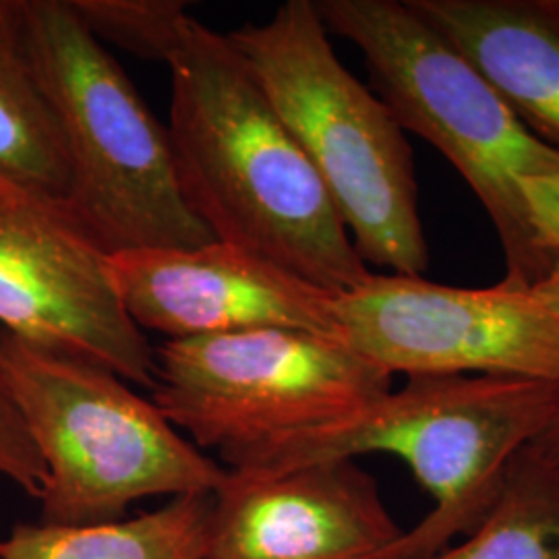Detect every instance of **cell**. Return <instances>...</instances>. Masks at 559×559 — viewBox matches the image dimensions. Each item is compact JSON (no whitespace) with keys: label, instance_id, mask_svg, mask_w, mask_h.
<instances>
[{"label":"cell","instance_id":"1","mask_svg":"<svg viewBox=\"0 0 559 559\" xmlns=\"http://www.w3.org/2000/svg\"><path fill=\"white\" fill-rule=\"evenodd\" d=\"M166 67L180 189L214 239L332 295L369 278L316 168L228 36L191 15Z\"/></svg>","mask_w":559,"mask_h":559},{"label":"cell","instance_id":"2","mask_svg":"<svg viewBox=\"0 0 559 559\" xmlns=\"http://www.w3.org/2000/svg\"><path fill=\"white\" fill-rule=\"evenodd\" d=\"M559 406V381L415 376L348 419L226 456L228 471L274 473L365 454L400 459L433 508L404 533L394 559H431L471 535L508 471Z\"/></svg>","mask_w":559,"mask_h":559},{"label":"cell","instance_id":"3","mask_svg":"<svg viewBox=\"0 0 559 559\" xmlns=\"http://www.w3.org/2000/svg\"><path fill=\"white\" fill-rule=\"evenodd\" d=\"M311 162L360 260L423 276L429 247L413 147L385 104L338 59L313 0H286L226 34Z\"/></svg>","mask_w":559,"mask_h":559},{"label":"cell","instance_id":"4","mask_svg":"<svg viewBox=\"0 0 559 559\" xmlns=\"http://www.w3.org/2000/svg\"><path fill=\"white\" fill-rule=\"evenodd\" d=\"M328 34L357 46L400 129L431 143L480 201L500 239L503 282L533 288L556 265L528 216L522 182L559 173L479 71L406 0H318Z\"/></svg>","mask_w":559,"mask_h":559},{"label":"cell","instance_id":"5","mask_svg":"<svg viewBox=\"0 0 559 559\" xmlns=\"http://www.w3.org/2000/svg\"><path fill=\"white\" fill-rule=\"evenodd\" d=\"M23 25L67 154L64 203L81 228L108 255L216 240L185 201L168 127L71 2L23 0Z\"/></svg>","mask_w":559,"mask_h":559},{"label":"cell","instance_id":"6","mask_svg":"<svg viewBox=\"0 0 559 559\" xmlns=\"http://www.w3.org/2000/svg\"><path fill=\"white\" fill-rule=\"evenodd\" d=\"M0 369L46 468L44 524L117 522L135 501L207 496L226 466L94 360L0 330Z\"/></svg>","mask_w":559,"mask_h":559},{"label":"cell","instance_id":"7","mask_svg":"<svg viewBox=\"0 0 559 559\" xmlns=\"http://www.w3.org/2000/svg\"><path fill=\"white\" fill-rule=\"evenodd\" d=\"M390 390L392 376L346 342L267 328L166 340L152 402L226 459L348 419Z\"/></svg>","mask_w":559,"mask_h":559},{"label":"cell","instance_id":"8","mask_svg":"<svg viewBox=\"0 0 559 559\" xmlns=\"http://www.w3.org/2000/svg\"><path fill=\"white\" fill-rule=\"evenodd\" d=\"M334 313L340 340L390 376L559 381V316L526 286L371 274L336 295Z\"/></svg>","mask_w":559,"mask_h":559},{"label":"cell","instance_id":"9","mask_svg":"<svg viewBox=\"0 0 559 559\" xmlns=\"http://www.w3.org/2000/svg\"><path fill=\"white\" fill-rule=\"evenodd\" d=\"M0 330L156 385V348L124 313L108 253L64 200L9 179H0Z\"/></svg>","mask_w":559,"mask_h":559},{"label":"cell","instance_id":"10","mask_svg":"<svg viewBox=\"0 0 559 559\" xmlns=\"http://www.w3.org/2000/svg\"><path fill=\"white\" fill-rule=\"evenodd\" d=\"M108 276L129 320L168 340L267 328L340 338L336 295L222 240L112 253Z\"/></svg>","mask_w":559,"mask_h":559},{"label":"cell","instance_id":"11","mask_svg":"<svg viewBox=\"0 0 559 559\" xmlns=\"http://www.w3.org/2000/svg\"><path fill=\"white\" fill-rule=\"evenodd\" d=\"M404 533L355 460L226 468L205 559H394Z\"/></svg>","mask_w":559,"mask_h":559},{"label":"cell","instance_id":"12","mask_svg":"<svg viewBox=\"0 0 559 559\" xmlns=\"http://www.w3.org/2000/svg\"><path fill=\"white\" fill-rule=\"evenodd\" d=\"M559 152V0H406Z\"/></svg>","mask_w":559,"mask_h":559},{"label":"cell","instance_id":"13","mask_svg":"<svg viewBox=\"0 0 559 559\" xmlns=\"http://www.w3.org/2000/svg\"><path fill=\"white\" fill-rule=\"evenodd\" d=\"M214 493L173 498L160 510L106 524L20 522L0 559H205Z\"/></svg>","mask_w":559,"mask_h":559},{"label":"cell","instance_id":"14","mask_svg":"<svg viewBox=\"0 0 559 559\" xmlns=\"http://www.w3.org/2000/svg\"><path fill=\"white\" fill-rule=\"evenodd\" d=\"M0 179L69 193V164L41 92L23 25V0H0Z\"/></svg>","mask_w":559,"mask_h":559},{"label":"cell","instance_id":"15","mask_svg":"<svg viewBox=\"0 0 559 559\" xmlns=\"http://www.w3.org/2000/svg\"><path fill=\"white\" fill-rule=\"evenodd\" d=\"M431 559H559L558 475L522 450L491 512Z\"/></svg>","mask_w":559,"mask_h":559},{"label":"cell","instance_id":"16","mask_svg":"<svg viewBox=\"0 0 559 559\" xmlns=\"http://www.w3.org/2000/svg\"><path fill=\"white\" fill-rule=\"evenodd\" d=\"M98 40L145 60L168 62L191 20L185 0H69Z\"/></svg>","mask_w":559,"mask_h":559},{"label":"cell","instance_id":"17","mask_svg":"<svg viewBox=\"0 0 559 559\" xmlns=\"http://www.w3.org/2000/svg\"><path fill=\"white\" fill-rule=\"evenodd\" d=\"M0 477L13 480L21 489L40 498L46 483V468L27 427L21 419L17 404L0 369Z\"/></svg>","mask_w":559,"mask_h":559},{"label":"cell","instance_id":"18","mask_svg":"<svg viewBox=\"0 0 559 559\" xmlns=\"http://www.w3.org/2000/svg\"><path fill=\"white\" fill-rule=\"evenodd\" d=\"M522 193L543 247L559 260V173L524 180Z\"/></svg>","mask_w":559,"mask_h":559},{"label":"cell","instance_id":"19","mask_svg":"<svg viewBox=\"0 0 559 559\" xmlns=\"http://www.w3.org/2000/svg\"><path fill=\"white\" fill-rule=\"evenodd\" d=\"M533 459L539 460L559 477V406L554 417L543 427L539 436L524 448Z\"/></svg>","mask_w":559,"mask_h":559},{"label":"cell","instance_id":"20","mask_svg":"<svg viewBox=\"0 0 559 559\" xmlns=\"http://www.w3.org/2000/svg\"><path fill=\"white\" fill-rule=\"evenodd\" d=\"M533 290L551 311H556L559 316V260L551 267V272L533 286Z\"/></svg>","mask_w":559,"mask_h":559}]
</instances>
